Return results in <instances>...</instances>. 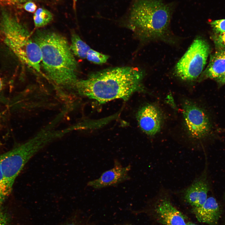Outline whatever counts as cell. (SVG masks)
<instances>
[{
    "mask_svg": "<svg viewBox=\"0 0 225 225\" xmlns=\"http://www.w3.org/2000/svg\"><path fill=\"white\" fill-rule=\"evenodd\" d=\"M144 74L137 68L126 66L93 72L75 85L81 94L100 103L117 99L127 100L133 93L145 90Z\"/></svg>",
    "mask_w": 225,
    "mask_h": 225,
    "instance_id": "1",
    "label": "cell"
},
{
    "mask_svg": "<svg viewBox=\"0 0 225 225\" xmlns=\"http://www.w3.org/2000/svg\"><path fill=\"white\" fill-rule=\"evenodd\" d=\"M33 39L39 47L47 75L58 84H74L78 80V65L66 39L57 32L41 30Z\"/></svg>",
    "mask_w": 225,
    "mask_h": 225,
    "instance_id": "2",
    "label": "cell"
},
{
    "mask_svg": "<svg viewBox=\"0 0 225 225\" xmlns=\"http://www.w3.org/2000/svg\"><path fill=\"white\" fill-rule=\"evenodd\" d=\"M173 7L163 0H133L126 15L127 25L144 40H167Z\"/></svg>",
    "mask_w": 225,
    "mask_h": 225,
    "instance_id": "3",
    "label": "cell"
},
{
    "mask_svg": "<svg viewBox=\"0 0 225 225\" xmlns=\"http://www.w3.org/2000/svg\"><path fill=\"white\" fill-rule=\"evenodd\" d=\"M0 30L5 44L23 63L40 72L39 47L22 24L5 10L1 12Z\"/></svg>",
    "mask_w": 225,
    "mask_h": 225,
    "instance_id": "4",
    "label": "cell"
},
{
    "mask_svg": "<svg viewBox=\"0 0 225 225\" xmlns=\"http://www.w3.org/2000/svg\"><path fill=\"white\" fill-rule=\"evenodd\" d=\"M45 143L43 140H32L0 154L2 171L9 195L16 178L24 166Z\"/></svg>",
    "mask_w": 225,
    "mask_h": 225,
    "instance_id": "5",
    "label": "cell"
},
{
    "mask_svg": "<svg viewBox=\"0 0 225 225\" xmlns=\"http://www.w3.org/2000/svg\"><path fill=\"white\" fill-rule=\"evenodd\" d=\"M210 51L209 44L202 38H196L176 64L174 72L180 79L197 80L203 71Z\"/></svg>",
    "mask_w": 225,
    "mask_h": 225,
    "instance_id": "6",
    "label": "cell"
},
{
    "mask_svg": "<svg viewBox=\"0 0 225 225\" xmlns=\"http://www.w3.org/2000/svg\"><path fill=\"white\" fill-rule=\"evenodd\" d=\"M182 115L185 129L191 138L201 140L210 134L212 123L207 113L202 107L186 100L183 104Z\"/></svg>",
    "mask_w": 225,
    "mask_h": 225,
    "instance_id": "7",
    "label": "cell"
},
{
    "mask_svg": "<svg viewBox=\"0 0 225 225\" xmlns=\"http://www.w3.org/2000/svg\"><path fill=\"white\" fill-rule=\"evenodd\" d=\"M131 168L130 165L123 166L118 160L115 159L112 168L104 172L99 178L89 182L87 185L100 189L118 185L130 179L129 172Z\"/></svg>",
    "mask_w": 225,
    "mask_h": 225,
    "instance_id": "8",
    "label": "cell"
},
{
    "mask_svg": "<svg viewBox=\"0 0 225 225\" xmlns=\"http://www.w3.org/2000/svg\"><path fill=\"white\" fill-rule=\"evenodd\" d=\"M137 119L141 129L145 134L153 136L160 130L162 123V116L155 105L148 104L138 111Z\"/></svg>",
    "mask_w": 225,
    "mask_h": 225,
    "instance_id": "9",
    "label": "cell"
},
{
    "mask_svg": "<svg viewBox=\"0 0 225 225\" xmlns=\"http://www.w3.org/2000/svg\"><path fill=\"white\" fill-rule=\"evenodd\" d=\"M209 186L206 176L202 175L195 180L184 192L186 201L193 208L202 206L208 198Z\"/></svg>",
    "mask_w": 225,
    "mask_h": 225,
    "instance_id": "10",
    "label": "cell"
},
{
    "mask_svg": "<svg viewBox=\"0 0 225 225\" xmlns=\"http://www.w3.org/2000/svg\"><path fill=\"white\" fill-rule=\"evenodd\" d=\"M214 41L216 51L211 55L208 66L199 77L201 79L215 80L225 71V47L221 42Z\"/></svg>",
    "mask_w": 225,
    "mask_h": 225,
    "instance_id": "11",
    "label": "cell"
},
{
    "mask_svg": "<svg viewBox=\"0 0 225 225\" xmlns=\"http://www.w3.org/2000/svg\"><path fill=\"white\" fill-rule=\"evenodd\" d=\"M155 211L160 222L164 225H186L184 216L168 200H161Z\"/></svg>",
    "mask_w": 225,
    "mask_h": 225,
    "instance_id": "12",
    "label": "cell"
},
{
    "mask_svg": "<svg viewBox=\"0 0 225 225\" xmlns=\"http://www.w3.org/2000/svg\"><path fill=\"white\" fill-rule=\"evenodd\" d=\"M193 211L199 222L210 225L217 224L221 213L219 205L212 197L208 198L201 207L193 208Z\"/></svg>",
    "mask_w": 225,
    "mask_h": 225,
    "instance_id": "13",
    "label": "cell"
},
{
    "mask_svg": "<svg viewBox=\"0 0 225 225\" xmlns=\"http://www.w3.org/2000/svg\"><path fill=\"white\" fill-rule=\"evenodd\" d=\"M71 49L74 55L80 58H86L87 53L91 48L77 34L74 33L71 38Z\"/></svg>",
    "mask_w": 225,
    "mask_h": 225,
    "instance_id": "14",
    "label": "cell"
},
{
    "mask_svg": "<svg viewBox=\"0 0 225 225\" xmlns=\"http://www.w3.org/2000/svg\"><path fill=\"white\" fill-rule=\"evenodd\" d=\"M53 18L52 14L44 8H39L34 14L33 20L35 26L41 28L50 23Z\"/></svg>",
    "mask_w": 225,
    "mask_h": 225,
    "instance_id": "15",
    "label": "cell"
},
{
    "mask_svg": "<svg viewBox=\"0 0 225 225\" xmlns=\"http://www.w3.org/2000/svg\"><path fill=\"white\" fill-rule=\"evenodd\" d=\"M109 58L108 55L101 53L91 48L88 51L86 57L88 61L98 64L106 62Z\"/></svg>",
    "mask_w": 225,
    "mask_h": 225,
    "instance_id": "16",
    "label": "cell"
},
{
    "mask_svg": "<svg viewBox=\"0 0 225 225\" xmlns=\"http://www.w3.org/2000/svg\"><path fill=\"white\" fill-rule=\"evenodd\" d=\"M9 195L2 171L0 157V207Z\"/></svg>",
    "mask_w": 225,
    "mask_h": 225,
    "instance_id": "17",
    "label": "cell"
},
{
    "mask_svg": "<svg viewBox=\"0 0 225 225\" xmlns=\"http://www.w3.org/2000/svg\"><path fill=\"white\" fill-rule=\"evenodd\" d=\"M210 24L216 35L225 32V19L213 21L210 22Z\"/></svg>",
    "mask_w": 225,
    "mask_h": 225,
    "instance_id": "18",
    "label": "cell"
},
{
    "mask_svg": "<svg viewBox=\"0 0 225 225\" xmlns=\"http://www.w3.org/2000/svg\"><path fill=\"white\" fill-rule=\"evenodd\" d=\"M23 7L28 12H33L36 10L37 6L34 2L31 1H29L26 2L24 4Z\"/></svg>",
    "mask_w": 225,
    "mask_h": 225,
    "instance_id": "19",
    "label": "cell"
},
{
    "mask_svg": "<svg viewBox=\"0 0 225 225\" xmlns=\"http://www.w3.org/2000/svg\"><path fill=\"white\" fill-rule=\"evenodd\" d=\"M9 4H16L27 2L31 0H1Z\"/></svg>",
    "mask_w": 225,
    "mask_h": 225,
    "instance_id": "20",
    "label": "cell"
},
{
    "mask_svg": "<svg viewBox=\"0 0 225 225\" xmlns=\"http://www.w3.org/2000/svg\"><path fill=\"white\" fill-rule=\"evenodd\" d=\"M219 86H222L225 84V71L220 77L215 80Z\"/></svg>",
    "mask_w": 225,
    "mask_h": 225,
    "instance_id": "21",
    "label": "cell"
},
{
    "mask_svg": "<svg viewBox=\"0 0 225 225\" xmlns=\"http://www.w3.org/2000/svg\"><path fill=\"white\" fill-rule=\"evenodd\" d=\"M217 36L215 38L218 40L225 39V32L221 34L216 35Z\"/></svg>",
    "mask_w": 225,
    "mask_h": 225,
    "instance_id": "22",
    "label": "cell"
},
{
    "mask_svg": "<svg viewBox=\"0 0 225 225\" xmlns=\"http://www.w3.org/2000/svg\"><path fill=\"white\" fill-rule=\"evenodd\" d=\"M0 225H6L5 220L1 213H0Z\"/></svg>",
    "mask_w": 225,
    "mask_h": 225,
    "instance_id": "23",
    "label": "cell"
},
{
    "mask_svg": "<svg viewBox=\"0 0 225 225\" xmlns=\"http://www.w3.org/2000/svg\"><path fill=\"white\" fill-rule=\"evenodd\" d=\"M63 225H78L75 222L73 221H68L67 222L65 223Z\"/></svg>",
    "mask_w": 225,
    "mask_h": 225,
    "instance_id": "24",
    "label": "cell"
},
{
    "mask_svg": "<svg viewBox=\"0 0 225 225\" xmlns=\"http://www.w3.org/2000/svg\"><path fill=\"white\" fill-rule=\"evenodd\" d=\"M214 39L217 40L218 41L222 43L224 45V46L225 47V39L222 40H218L215 38Z\"/></svg>",
    "mask_w": 225,
    "mask_h": 225,
    "instance_id": "25",
    "label": "cell"
},
{
    "mask_svg": "<svg viewBox=\"0 0 225 225\" xmlns=\"http://www.w3.org/2000/svg\"><path fill=\"white\" fill-rule=\"evenodd\" d=\"M2 87V82L1 78H0V92H1Z\"/></svg>",
    "mask_w": 225,
    "mask_h": 225,
    "instance_id": "26",
    "label": "cell"
},
{
    "mask_svg": "<svg viewBox=\"0 0 225 225\" xmlns=\"http://www.w3.org/2000/svg\"><path fill=\"white\" fill-rule=\"evenodd\" d=\"M186 225H198L197 224H195L191 223V222H188V223H187Z\"/></svg>",
    "mask_w": 225,
    "mask_h": 225,
    "instance_id": "27",
    "label": "cell"
},
{
    "mask_svg": "<svg viewBox=\"0 0 225 225\" xmlns=\"http://www.w3.org/2000/svg\"></svg>",
    "mask_w": 225,
    "mask_h": 225,
    "instance_id": "28",
    "label": "cell"
}]
</instances>
